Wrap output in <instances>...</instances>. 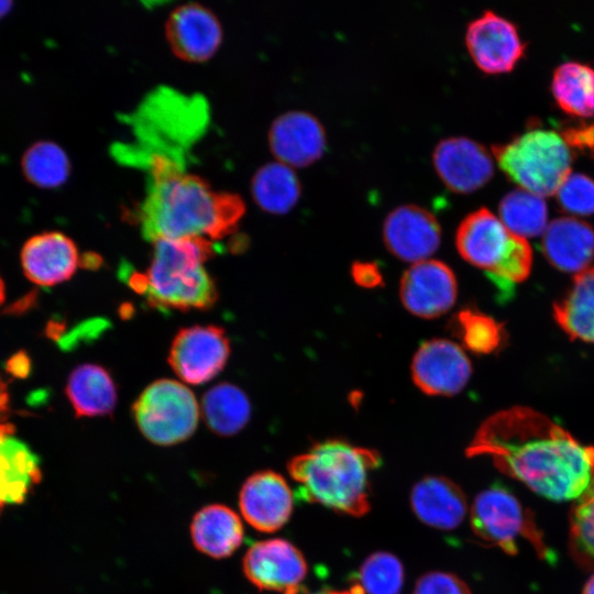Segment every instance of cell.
<instances>
[{
    "label": "cell",
    "instance_id": "1",
    "mask_svg": "<svg viewBox=\"0 0 594 594\" xmlns=\"http://www.w3.org/2000/svg\"><path fill=\"white\" fill-rule=\"evenodd\" d=\"M466 455L491 458L501 472L554 502L575 501L594 479V447L526 406L490 416Z\"/></svg>",
    "mask_w": 594,
    "mask_h": 594
},
{
    "label": "cell",
    "instance_id": "2",
    "mask_svg": "<svg viewBox=\"0 0 594 594\" xmlns=\"http://www.w3.org/2000/svg\"><path fill=\"white\" fill-rule=\"evenodd\" d=\"M148 168L150 190L140 212L146 239L202 238L213 242L235 231L245 212L239 195L213 189L166 153H151Z\"/></svg>",
    "mask_w": 594,
    "mask_h": 594
},
{
    "label": "cell",
    "instance_id": "3",
    "mask_svg": "<svg viewBox=\"0 0 594 594\" xmlns=\"http://www.w3.org/2000/svg\"><path fill=\"white\" fill-rule=\"evenodd\" d=\"M380 465L376 451L331 439L293 458L287 469L300 498L359 517L370 510L369 477Z\"/></svg>",
    "mask_w": 594,
    "mask_h": 594
},
{
    "label": "cell",
    "instance_id": "4",
    "mask_svg": "<svg viewBox=\"0 0 594 594\" xmlns=\"http://www.w3.org/2000/svg\"><path fill=\"white\" fill-rule=\"evenodd\" d=\"M145 272H132L129 286L148 305L161 309L207 310L218 299L205 263L215 254L213 242L202 238L160 239Z\"/></svg>",
    "mask_w": 594,
    "mask_h": 594
},
{
    "label": "cell",
    "instance_id": "5",
    "mask_svg": "<svg viewBox=\"0 0 594 594\" xmlns=\"http://www.w3.org/2000/svg\"><path fill=\"white\" fill-rule=\"evenodd\" d=\"M455 245L468 263L501 280L521 283L531 272L532 250L527 239L512 233L485 207L463 218L455 233Z\"/></svg>",
    "mask_w": 594,
    "mask_h": 594
},
{
    "label": "cell",
    "instance_id": "6",
    "mask_svg": "<svg viewBox=\"0 0 594 594\" xmlns=\"http://www.w3.org/2000/svg\"><path fill=\"white\" fill-rule=\"evenodd\" d=\"M492 153L509 179L541 197L554 195L571 173V148L551 130L531 129Z\"/></svg>",
    "mask_w": 594,
    "mask_h": 594
},
{
    "label": "cell",
    "instance_id": "7",
    "mask_svg": "<svg viewBox=\"0 0 594 594\" xmlns=\"http://www.w3.org/2000/svg\"><path fill=\"white\" fill-rule=\"evenodd\" d=\"M470 522L480 540L498 547L507 554H516L518 540L525 539L541 559H551L531 513L504 486L494 484L476 495L471 506Z\"/></svg>",
    "mask_w": 594,
    "mask_h": 594
},
{
    "label": "cell",
    "instance_id": "8",
    "mask_svg": "<svg viewBox=\"0 0 594 594\" xmlns=\"http://www.w3.org/2000/svg\"><path fill=\"white\" fill-rule=\"evenodd\" d=\"M132 414L142 435L158 446L187 440L196 430L199 406L183 383L168 378L154 381L139 395Z\"/></svg>",
    "mask_w": 594,
    "mask_h": 594
},
{
    "label": "cell",
    "instance_id": "9",
    "mask_svg": "<svg viewBox=\"0 0 594 594\" xmlns=\"http://www.w3.org/2000/svg\"><path fill=\"white\" fill-rule=\"evenodd\" d=\"M230 341L226 331L213 324L180 329L173 339L168 363L185 383L204 384L217 376L227 364Z\"/></svg>",
    "mask_w": 594,
    "mask_h": 594
},
{
    "label": "cell",
    "instance_id": "10",
    "mask_svg": "<svg viewBox=\"0 0 594 594\" xmlns=\"http://www.w3.org/2000/svg\"><path fill=\"white\" fill-rule=\"evenodd\" d=\"M465 43L476 66L487 74L510 72L526 48L515 24L491 10L468 24Z\"/></svg>",
    "mask_w": 594,
    "mask_h": 594
},
{
    "label": "cell",
    "instance_id": "11",
    "mask_svg": "<svg viewBox=\"0 0 594 594\" xmlns=\"http://www.w3.org/2000/svg\"><path fill=\"white\" fill-rule=\"evenodd\" d=\"M246 578L258 588L289 594L307 574L302 553L289 541L268 539L253 543L243 558Z\"/></svg>",
    "mask_w": 594,
    "mask_h": 594
},
{
    "label": "cell",
    "instance_id": "12",
    "mask_svg": "<svg viewBox=\"0 0 594 594\" xmlns=\"http://www.w3.org/2000/svg\"><path fill=\"white\" fill-rule=\"evenodd\" d=\"M472 365L463 349L447 339H432L420 345L411 362V376L425 394L450 396L469 382Z\"/></svg>",
    "mask_w": 594,
    "mask_h": 594
},
{
    "label": "cell",
    "instance_id": "13",
    "mask_svg": "<svg viewBox=\"0 0 594 594\" xmlns=\"http://www.w3.org/2000/svg\"><path fill=\"white\" fill-rule=\"evenodd\" d=\"M165 36L172 52L180 59L201 63L219 50L223 31L217 15L197 2L175 8L165 23Z\"/></svg>",
    "mask_w": 594,
    "mask_h": 594
},
{
    "label": "cell",
    "instance_id": "14",
    "mask_svg": "<svg viewBox=\"0 0 594 594\" xmlns=\"http://www.w3.org/2000/svg\"><path fill=\"white\" fill-rule=\"evenodd\" d=\"M405 308L421 318H437L455 302L458 285L452 270L438 260L414 263L400 280Z\"/></svg>",
    "mask_w": 594,
    "mask_h": 594
},
{
    "label": "cell",
    "instance_id": "15",
    "mask_svg": "<svg viewBox=\"0 0 594 594\" xmlns=\"http://www.w3.org/2000/svg\"><path fill=\"white\" fill-rule=\"evenodd\" d=\"M441 228L426 208L405 204L394 208L385 218L383 240L388 251L406 262H421L436 252Z\"/></svg>",
    "mask_w": 594,
    "mask_h": 594
},
{
    "label": "cell",
    "instance_id": "16",
    "mask_svg": "<svg viewBox=\"0 0 594 594\" xmlns=\"http://www.w3.org/2000/svg\"><path fill=\"white\" fill-rule=\"evenodd\" d=\"M432 163L444 185L455 193H471L482 187L494 173L487 148L466 136L440 140L433 148Z\"/></svg>",
    "mask_w": 594,
    "mask_h": 594
},
{
    "label": "cell",
    "instance_id": "17",
    "mask_svg": "<svg viewBox=\"0 0 594 594\" xmlns=\"http://www.w3.org/2000/svg\"><path fill=\"white\" fill-rule=\"evenodd\" d=\"M326 131L318 118L307 111L290 110L278 116L268 130V145L278 162L304 167L321 157Z\"/></svg>",
    "mask_w": 594,
    "mask_h": 594
},
{
    "label": "cell",
    "instance_id": "18",
    "mask_svg": "<svg viewBox=\"0 0 594 594\" xmlns=\"http://www.w3.org/2000/svg\"><path fill=\"white\" fill-rule=\"evenodd\" d=\"M239 505L244 519L253 528L273 532L289 519L294 496L280 474L266 470L254 473L244 482Z\"/></svg>",
    "mask_w": 594,
    "mask_h": 594
},
{
    "label": "cell",
    "instance_id": "19",
    "mask_svg": "<svg viewBox=\"0 0 594 594\" xmlns=\"http://www.w3.org/2000/svg\"><path fill=\"white\" fill-rule=\"evenodd\" d=\"M21 263L31 282L53 286L68 280L80 260L78 249L70 238L58 231H50L36 234L24 243Z\"/></svg>",
    "mask_w": 594,
    "mask_h": 594
},
{
    "label": "cell",
    "instance_id": "20",
    "mask_svg": "<svg viewBox=\"0 0 594 594\" xmlns=\"http://www.w3.org/2000/svg\"><path fill=\"white\" fill-rule=\"evenodd\" d=\"M542 251L552 266L576 275L594 258V229L574 217L556 218L542 234Z\"/></svg>",
    "mask_w": 594,
    "mask_h": 594
},
{
    "label": "cell",
    "instance_id": "21",
    "mask_svg": "<svg viewBox=\"0 0 594 594\" xmlns=\"http://www.w3.org/2000/svg\"><path fill=\"white\" fill-rule=\"evenodd\" d=\"M410 506L424 524L441 529L457 528L468 512L463 491L444 476H426L418 481L410 493Z\"/></svg>",
    "mask_w": 594,
    "mask_h": 594
},
{
    "label": "cell",
    "instance_id": "22",
    "mask_svg": "<svg viewBox=\"0 0 594 594\" xmlns=\"http://www.w3.org/2000/svg\"><path fill=\"white\" fill-rule=\"evenodd\" d=\"M12 429L0 430V506L21 503L41 479L38 457L12 436Z\"/></svg>",
    "mask_w": 594,
    "mask_h": 594
},
{
    "label": "cell",
    "instance_id": "23",
    "mask_svg": "<svg viewBox=\"0 0 594 594\" xmlns=\"http://www.w3.org/2000/svg\"><path fill=\"white\" fill-rule=\"evenodd\" d=\"M190 534L199 551L212 558H226L241 546L244 531L240 517L231 508L212 504L195 515Z\"/></svg>",
    "mask_w": 594,
    "mask_h": 594
},
{
    "label": "cell",
    "instance_id": "24",
    "mask_svg": "<svg viewBox=\"0 0 594 594\" xmlns=\"http://www.w3.org/2000/svg\"><path fill=\"white\" fill-rule=\"evenodd\" d=\"M66 395L78 417L110 415L118 399L111 374L103 366L94 363L74 369L68 376Z\"/></svg>",
    "mask_w": 594,
    "mask_h": 594
},
{
    "label": "cell",
    "instance_id": "25",
    "mask_svg": "<svg viewBox=\"0 0 594 594\" xmlns=\"http://www.w3.org/2000/svg\"><path fill=\"white\" fill-rule=\"evenodd\" d=\"M553 317L571 340L594 343V265L574 275L566 295L553 305Z\"/></svg>",
    "mask_w": 594,
    "mask_h": 594
},
{
    "label": "cell",
    "instance_id": "26",
    "mask_svg": "<svg viewBox=\"0 0 594 594\" xmlns=\"http://www.w3.org/2000/svg\"><path fill=\"white\" fill-rule=\"evenodd\" d=\"M251 193L262 210L279 215L297 204L301 185L293 167L276 161L262 165L254 173Z\"/></svg>",
    "mask_w": 594,
    "mask_h": 594
},
{
    "label": "cell",
    "instance_id": "27",
    "mask_svg": "<svg viewBox=\"0 0 594 594\" xmlns=\"http://www.w3.org/2000/svg\"><path fill=\"white\" fill-rule=\"evenodd\" d=\"M201 414L211 431L228 437L238 433L249 422L251 404L241 388L220 383L205 393Z\"/></svg>",
    "mask_w": 594,
    "mask_h": 594
},
{
    "label": "cell",
    "instance_id": "28",
    "mask_svg": "<svg viewBox=\"0 0 594 594\" xmlns=\"http://www.w3.org/2000/svg\"><path fill=\"white\" fill-rule=\"evenodd\" d=\"M552 95L566 113L580 118L594 116V68L579 63L565 62L553 72Z\"/></svg>",
    "mask_w": 594,
    "mask_h": 594
},
{
    "label": "cell",
    "instance_id": "29",
    "mask_svg": "<svg viewBox=\"0 0 594 594\" xmlns=\"http://www.w3.org/2000/svg\"><path fill=\"white\" fill-rule=\"evenodd\" d=\"M498 215L512 233L524 239L542 235L548 226L543 197L522 188H516L501 199Z\"/></svg>",
    "mask_w": 594,
    "mask_h": 594
},
{
    "label": "cell",
    "instance_id": "30",
    "mask_svg": "<svg viewBox=\"0 0 594 594\" xmlns=\"http://www.w3.org/2000/svg\"><path fill=\"white\" fill-rule=\"evenodd\" d=\"M22 170L31 184L41 188H56L69 177L70 162L59 145L40 141L23 154Z\"/></svg>",
    "mask_w": 594,
    "mask_h": 594
},
{
    "label": "cell",
    "instance_id": "31",
    "mask_svg": "<svg viewBox=\"0 0 594 594\" xmlns=\"http://www.w3.org/2000/svg\"><path fill=\"white\" fill-rule=\"evenodd\" d=\"M405 580L400 560L385 551L374 552L361 564L351 594H400Z\"/></svg>",
    "mask_w": 594,
    "mask_h": 594
},
{
    "label": "cell",
    "instance_id": "32",
    "mask_svg": "<svg viewBox=\"0 0 594 594\" xmlns=\"http://www.w3.org/2000/svg\"><path fill=\"white\" fill-rule=\"evenodd\" d=\"M570 550L578 563L594 568V479L570 512Z\"/></svg>",
    "mask_w": 594,
    "mask_h": 594
},
{
    "label": "cell",
    "instance_id": "33",
    "mask_svg": "<svg viewBox=\"0 0 594 594\" xmlns=\"http://www.w3.org/2000/svg\"><path fill=\"white\" fill-rule=\"evenodd\" d=\"M453 332L462 343L475 353H490L501 342V327L491 317L479 311H460L452 322Z\"/></svg>",
    "mask_w": 594,
    "mask_h": 594
},
{
    "label": "cell",
    "instance_id": "34",
    "mask_svg": "<svg viewBox=\"0 0 594 594\" xmlns=\"http://www.w3.org/2000/svg\"><path fill=\"white\" fill-rule=\"evenodd\" d=\"M560 206L574 215L594 213V180L581 173H570L558 188Z\"/></svg>",
    "mask_w": 594,
    "mask_h": 594
},
{
    "label": "cell",
    "instance_id": "35",
    "mask_svg": "<svg viewBox=\"0 0 594 594\" xmlns=\"http://www.w3.org/2000/svg\"><path fill=\"white\" fill-rule=\"evenodd\" d=\"M414 594H471L469 586L457 575L433 571L421 575Z\"/></svg>",
    "mask_w": 594,
    "mask_h": 594
},
{
    "label": "cell",
    "instance_id": "36",
    "mask_svg": "<svg viewBox=\"0 0 594 594\" xmlns=\"http://www.w3.org/2000/svg\"><path fill=\"white\" fill-rule=\"evenodd\" d=\"M560 135L571 150L576 148L594 158V121L569 125Z\"/></svg>",
    "mask_w": 594,
    "mask_h": 594
},
{
    "label": "cell",
    "instance_id": "37",
    "mask_svg": "<svg viewBox=\"0 0 594 594\" xmlns=\"http://www.w3.org/2000/svg\"><path fill=\"white\" fill-rule=\"evenodd\" d=\"M352 276L356 284L372 288L381 284L383 277L375 263L356 262L352 266Z\"/></svg>",
    "mask_w": 594,
    "mask_h": 594
},
{
    "label": "cell",
    "instance_id": "38",
    "mask_svg": "<svg viewBox=\"0 0 594 594\" xmlns=\"http://www.w3.org/2000/svg\"><path fill=\"white\" fill-rule=\"evenodd\" d=\"M8 414V393L3 381L0 377V430L10 426L6 422Z\"/></svg>",
    "mask_w": 594,
    "mask_h": 594
},
{
    "label": "cell",
    "instance_id": "39",
    "mask_svg": "<svg viewBox=\"0 0 594 594\" xmlns=\"http://www.w3.org/2000/svg\"><path fill=\"white\" fill-rule=\"evenodd\" d=\"M289 594H351L349 591L343 592H337V591H327V592H318V593H309L306 590H302V587L289 593Z\"/></svg>",
    "mask_w": 594,
    "mask_h": 594
},
{
    "label": "cell",
    "instance_id": "40",
    "mask_svg": "<svg viewBox=\"0 0 594 594\" xmlns=\"http://www.w3.org/2000/svg\"><path fill=\"white\" fill-rule=\"evenodd\" d=\"M582 594H594V573L585 583Z\"/></svg>",
    "mask_w": 594,
    "mask_h": 594
},
{
    "label": "cell",
    "instance_id": "41",
    "mask_svg": "<svg viewBox=\"0 0 594 594\" xmlns=\"http://www.w3.org/2000/svg\"><path fill=\"white\" fill-rule=\"evenodd\" d=\"M11 7H12L11 1L0 0V19L10 11Z\"/></svg>",
    "mask_w": 594,
    "mask_h": 594
},
{
    "label": "cell",
    "instance_id": "42",
    "mask_svg": "<svg viewBox=\"0 0 594 594\" xmlns=\"http://www.w3.org/2000/svg\"><path fill=\"white\" fill-rule=\"evenodd\" d=\"M4 299V285L2 279L0 278V305L2 304Z\"/></svg>",
    "mask_w": 594,
    "mask_h": 594
}]
</instances>
